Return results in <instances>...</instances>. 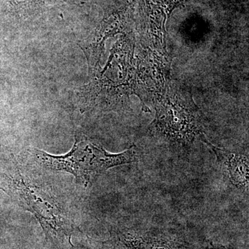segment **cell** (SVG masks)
Instances as JSON below:
<instances>
[{
  "label": "cell",
  "mask_w": 249,
  "mask_h": 249,
  "mask_svg": "<svg viewBox=\"0 0 249 249\" xmlns=\"http://www.w3.org/2000/svg\"><path fill=\"white\" fill-rule=\"evenodd\" d=\"M4 160L9 173H1L6 186L3 191L35 216L47 240L58 249H74L71 243L73 223L67 211L53 196L26 179L12 154Z\"/></svg>",
  "instance_id": "obj_1"
},
{
  "label": "cell",
  "mask_w": 249,
  "mask_h": 249,
  "mask_svg": "<svg viewBox=\"0 0 249 249\" xmlns=\"http://www.w3.org/2000/svg\"><path fill=\"white\" fill-rule=\"evenodd\" d=\"M148 132L170 145L188 151L204 134L201 114L191 94H168L155 103Z\"/></svg>",
  "instance_id": "obj_2"
},
{
  "label": "cell",
  "mask_w": 249,
  "mask_h": 249,
  "mask_svg": "<svg viewBox=\"0 0 249 249\" xmlns=\"http://www.w3.org/2000/svg\"><path fill=\"white\" fill-rule=\"evenodd\" d=\"M111 249H214L204 242H196L176 230L120 226L111 229L107 241Z\"/></svg>",
  "instance_id": "obj_3"
},
{
  "label": "cell",
  "mask_w": 249,
  "mask_h": 249,
  "mask_svg": "<svg viewBox=\"0 0 249 249\" xmlns=\"http://www.w3.org/2000/svg\"><path fill=\"white\" fill-rule=\"evenodd\" d=\"M36 163L45 169L65 171L74 176L78 183L86 186L91 181L89 171V142L79 140L76 142L70 152L62 156L49 155L47 152L34 148L29 150Z\"/></svg>",
  "instance_id": "obj_4"
},
{
  "label": "cell",
  "mask_w": 249,
  "mask_h": 249,
  "mask_svg": "<svg viewBox=\"0 0 249 249\" xmlns=\"http://www.w3.org/2000/svg\"><path fill=\"white\" fill-rule=\"evenodd\" d=\"M199 141L206 144L213 152L223 175L234 188L241 191L249 190V156L241 152L231 151L215 146L206 138L205 134Z\"/></svg>",
  "instance_id": "obj_5"
},
{
  "label": "cell",
  "mask_w": 249,
  "mask_h": 249,
  "mask_svg": "<svg viewBox=\"0 0 249 249\" xmlns=\"http://www.w3.org/2000/svg\"><path fill=\"white\" fill-rule=\"evenodd\" d=\"M89 167L91 175H101L114 167L135 163L140 160V152L136 145H132L125 151L112 154L103 147L89 142Z\"/></svg>",
  "instance_id": "obj_6"
}]
</instances>
